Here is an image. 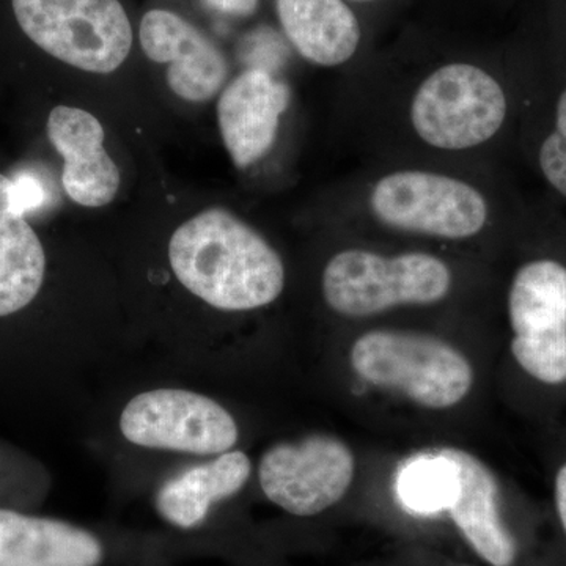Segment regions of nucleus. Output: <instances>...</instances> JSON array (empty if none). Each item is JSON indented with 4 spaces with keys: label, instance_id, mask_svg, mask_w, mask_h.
<instances>
[{
    "label": "nucleus",
    "instance_id": "nucleus-1",
    "mask_svg": "<svg viewBox=\"0 0 566 566\" xmlns=\"http://www.w3.org/2000/svg\"><path fill=\"white\" fill-rule=\"evenodd\" d=\"M515 62L449 57L352 84V133L365 161L509 167L516 158Z\"/></svg>",
    "mask_w": 566,
    "mask_h": 566
},
{
    "label": "nucleus",
    "instance_id": "nucleus-2",
    "mask_svg": "<svg viewBox=\"0 0 566 566\" xmlns=\"http://www.w3.org/2000/svg\"><path fill=\"white\" fill-rule=\"evenodd\" d=\"M528 202L509 167L367 161L338 186L333 214L354 238L455 248L512 241Z\"/></svg>",
    "mask_w": 566,
    "mask_h": 566
},
{
    "label": "nucleus",
    "instance_id": "nucleus-3",
    "mask_svg": "<svg viewBox=\"0 0 566 566\" xmlns=\"http://www.w3.org/2000/svg\"><path fill=\"white\" fill-rule=\"evenodd\" d=\"M526 256L505 292L513 359L545 386L566 385V216L545 196L532 197L521 223Z\"/></svg>",
    "mask_w": 566,
    "mask_h": 566
},
{
    "label": "nucleus",
    "instance_id": "nucleus-4",
    "mask_svg": "<svg viewBox=\"0 0 566 566\" xmlns=\"http://www.w3.org/2000/svg\"><path fill=\"white\" fill-rule=\"evenodd\" d=\"M170 266L185 289L219 311L248 312L281 297V253L255 227L223 208L193 216L169 244Z\"/></svg>",
    "mask_w": 566,
    "mask_h": 566
},
{
    "label": "nucleus",
    "instance_id": "nucleus-5",
    "mask_svg": "<svg viewBox=\"0 0 566 566\" xmlns=\"http://www.w3.org/2000/svg\"><path fill=\"white\" fill-rule=\"evenodd\" d=\"M455 264L427 248L382 249L363 238L338 248L322 271V296L352 322L401 308H430L457 292Z\"/></svg>",
    "mask_w": 566,
    "mask_h": 566
},
{
    "label": "nucleus",
    "instance_id": "nucleus-6",
    "mask_svg": "<svg viewBox=\"0 0 566 566\" xmlns=\"http://www.w3.org/2000/svg\"><path fill=\"white\" fill-rule=\"evenodd\" d=\"M349 364L367 385L433 411L460 405L474 386L468 357L444 338L422 331H367L354 342Z\"/></svg>",
    "mask_w": 566,
    "mask_h": 566
},
{
    "label": "nucleus",
    "instance_id": "nucleus-7",
    "mask_svg": "<svg viewBox=\"0 0 566 566\" xmlns=\"http://www.w3.org/2000/svg\"><path fill=\"white\" fill-rule=\"evenodd\" d=\"M22 32L66 65L96 74L120 69L133 28L120 0H11Z\"/></svg>",
    "mask_w": 566,
    "mask_h": 566
},
{
    "label": "nucleus",
    "instance_id": "nucleus-8",
    "mask_svg": "<svg viewBox=\"0 0 566 566\" xmlns=\"http://www.w3.org/2000/svg\"><path fill=\"white\" fill-rule=\"evenodd\" d=\"M520 81L516 158L566 216V70L556 57L515 61Z\"/></svg>",
    "mask_w": 566,
    "mask_h": 566
},
{
    "label": "nucleus",
    "instance_id": "nucleus-9",
    "mask_svg": "<svg viewBox=\"0 0 566 566\" xmlns=\"http://www.w3.org/2000/svg\"><path fill=\"white\" fill-rule=\"evenodd\" d=\"M356 460L342 439L311 434L263 453L259 480L268 501L293 516L311 517L338 504L353 485Z\"/></svg>",
    "mask_w": 566,
    "mask_h": 566
},
{
    "label": "nucleus",
    "instance_id": "nucleus-10",
    "mask_svg": "<svg viewBox=\"0 0 566 566\" xmlns=\"http://www.w3.org/2000/svg\"><path fill=\"white\" fill-rule=\"evenodd\" d=\"M120 428L133 444L191 455H222L240 436L233 417L221 405L182 389L137 395L123 411Z\"/></svg>",
    "mask_w": 566,
    "mask_h": 566
},
{
    "label": "nucleus",
    "instance_id": "nucleus-11",
    "mask_svg": "<svg viewBox=\"0 0 566 566\" xmlns=\"http://www.w3.org/2000/svg\"><path fill=\"white\" fill-rule=\"evenodd\" d=\"M290 104V85L264 69L245 70L226 85L218 102V122L237 169H249L270 155Z\"/></svg>",
    "mask_w": 566,
    "mask_h": 566
},
{
    "label": "nucleus",
    "instance_id": "nucleus-12",
    "mask_svg": "<svg viewBox=\"0 0 566 566\" xmlns=\"http://www.w3.org/2000/svg\"><path fill=\"white\" fill-rule=\"evenodd\" d=\"M140 46L150 61L167 63V84L189 103H207L229 76L226 55L202 31L169 10H150L140 21Z\"/></svg>",
    "mask_w": 566,
    "mask_h": 566
},
{
    "label": "nucleus",
    "instance_id": "nucleus-13",
    "mask_svg": "<svg viewBox=\"0 0 566 566\" xmlns=\"http://www.w3.org/2000/svg\"><path fill=\"white\" fill-rule=\"evenodd\" d=\"M434 453L449 461L455 475V493L447 512L458 532L488 565H515L516 539L502 516L501 488L493 472L482 460L458 447H442Z\"/></svg>",
    "mask_w": 566,
    "mask_h": 566
},
{
    "label": "nucleus",
    "instance_id": "nucleus-14",
    "mask_svg": "<svg viewBox=\"0 0 566 566\" xmlns=\"http://www.w3.org/2000/svg\"><path fill=\"white\" fill-rule=\"evenodd\" d=\"M48 139L63 158L62 185L74 203L109 205L120 188V170L104 148L102 123L91 112L57 106L48 117Z\"/></svg>",
    "mask_w": 566,
    "mask_h": 566
},
{
    "label": "nucleus",
    "instance_id": "nucleus-15",
    "mask_svg": "<svg viewBox=\"0 0 566 566\" xmlns=\"http://www.w3.org/2000/svg\"><path fill=\"white\" fill-rule=\"evenodd\" d=\"M102 535L55 517L0 509V566H104Z\"/></svg>",
    "mask_w": 566,
    "mask_h": 566
},
{
    "label": "nucleus",
    "instance_id": "nucleus-16",
    "mask_svg": "<svg viewBox=\"0 0 566 566\" xmlns=\"http://www.w3.org/2000/svg\"><path fill=\"white\" fill-rule=\"evenodd\" d=\"M275 13L294 51L312 65L342 69L363 50V22L346 0H275Z\"/></svg>",
    "mask_w": 566,
    "mask_h": 566
},
{
    "label": "nucleus",
    "instance_id": "nucleus-17",
    "mask_svg": "<svg viewBox=\"0 0 566 566\" xmlns=\"http://www.w3.org/2000/svg\"><path fill=\"white\" fill-rule=\"evenodd\" d=\"M46 273L40 238L22 214L20 189L0 174V318L35 300Z\"/></svg>",
    "mask_w": 566,
    "mask_h": 566
},
{
    "label": "nucleus",
    "instance_id": "nucleus-18",
    "mask_svg": "<svg viewBox=\"0 0 566 566\" xmlns=\"http://www.w3.org/2000/svg\"><path fill=\"white\" fill-rule=\"evenodd\" d=\"M251 471L245 453H222L164 483L156 494V510L169 526L196 531L210 520L212 506L243 490Z\"/></svg>",
    "mask_w": 566,
    "mask_h": 566
},
{
    "label": "nucleus",
    "instance_id": "nucleus-19",
    "mask_svg": "<svg viewBox=\"0 0 566 566\" xmlns=\"http://www.w3.org/2000/svg\"><path fill=\"white\" fill-rule=\"evenodd\" d=\"M401 501L419 513L447 510L455 493V475L449 461L433 453L409 464L398 482Z\"/></svg>",
    "mask_w": 566,
    "mask_h": 566
},
{
    "label": "nucleus",
    "instance_id": "nucleus-20",
    "mask_svg": "<svg viewBox=\"0 0 566 566\" xmlns=\"http://www.w3.org/2000/svg\"><path fill=\"white\" fill-rule=\"evenodd\" d=\"M211 9L234 18H249L255 14L260 0H205Z\"/></svg>",
    "mask_w": 566,
    "mask_h": 566
},
{
    "label": "nucleus",
    "instance_id": "nucleus-21",
    "mask_svg": "<svg viewBox=\"0 0 566 566\" xmlns=\"http://www.w3.org/2000/svg\"><path fill=\"white\" fill-rule=\"evenodd\" d=\"M554 501H556L558 521L566 535V463L562 464L554 479Z\"/></svg>",
    "mask_w": 566,
    "mask_h": 566
},
{
    "label": "nucleus",
    "instance_id": "nucleus-22",
    "mask_svg": "<svg viewBox=\"0 0 566 566\" xmlns=\"http://www.w3.org/2000/svg\"><path fill=\"white\" fill-rule=\"evenodd\" d=\"M352 6H370V3L379 2V0H346Z\"/></svg>",
    "mask_w": 566,
    "mask_h": 566
},
{
    "label": "nucleus",
    "instance_id": "nucleus-23",
    "mask_svg": "<svg viewBox=\"0 0 566 566\" xmlns=\"http://www.w3.org/2000/svg\"><path fill=\"white\" fill-rule=\"evenodd\" d=\"M558 62L562 63V66L566 70V52H562V54L554 55Z\"/></svg>",
    "mask_w": 566,
    "mask_h": 566
}]
</instances>
